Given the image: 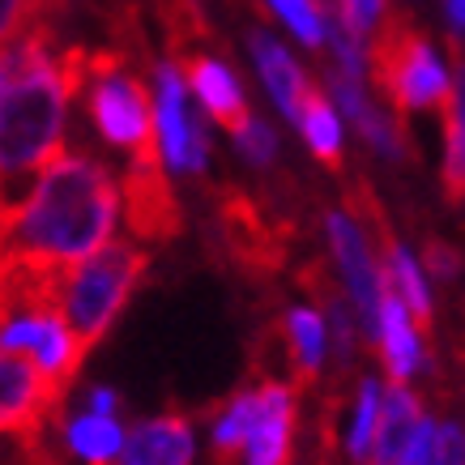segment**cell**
I'll return each instance as SVG.
<instances>
[{"label": "cell", "mask_w": 465, "mask_h": 465, "mask_svg": "<svg viewBox=\"0 0 465 465\" xmlns=\"http://www.w3.org/2000/svg\"><path fill=\"white\" fill-rule=\"evenodd\" d=\"M120 183L99 158L64 150L0 223V269L69 273L115 243Z\"/></svg>", "instance_id": "obj_1"}, {"label": "cell", "mask_w": 465, "mask_h": 465, "mask_svg": "<svg viewBox=\"0 0 465 465\" xmlns=\"http://www.w3.org/2000/svg\"><path fill=\"white\" fill-rule=\"evenodd\" d=\"M90 52L52 47V26H35L14 43V77L0 94V223L30 197L39 175L64 150L73 90H85Z\"/></svg>", "instance_id": "obj_2"}, {"label": "cell", "mask_w": 465, "mask_h": 465, "mask_svg": "<svg viewBox=\"0 0 465 465\" xmlns=\"http://www.w3.org/2000/svg\"><path fill=\"white\" fill-rule=\"evenodd\" d=\"M367 73L381 85V94L397 107V115H419V112H440L452 103V77L444 69V60L436 56V47L427 43V35L410 17L393 14L376 30L371 39V56H367Z\"/></svg>", "instance_id": "obj_3"}, {"label": "cell", "mask_w": 465, "mask_h": 465, "mask_svg": "<svg viewBox=\"0 0 465 465\" xmlns=\"http://www.w3.org/2000/svg\"><path fill=\"white\" fill-rule=\"evenodd\" d=\"M150 269V252L128 240L107 243L99 256H90L85 265L69 269L60 282V312L69 329L77 333L85 351L94 341L107 338V329L115 324L120 308L128 303V295L137 291V282Z\"/></svg>", "instance_id": "obj_4"}, {"label": "cell", "mask_w": 465, "mask_h": 465, "mask_svg": "<svg viewBox=\"0 0 465 465\" xmlns=\"http://www.w3.org/2000/svg\"><path fill=\"white\" fill-rule=\"evenodd\" d=\"M85 107H90V120L103 133V142L133 154V167H163L154 103L145 94V85L124 69L120 52H90Z\"/></svg>", "instance_id": "obj_5"}, {"label": "cell", "mask_w": 465, "mask_h": 465, "mask_svg": "<svg viewBox=\"0 0 465 465\" xmlns=\"http://www.w3.org/2000/svg\"><path fill=\"white\" fill-rule=\"evenodd\" d=\"M154 124H158V154L163 167L197 175L205 171L210 158V142H205V120L197 115V107L188 103V77L175 60H163L154 69Z\"/></svg>", "instance_id": "obj_6"}, {"label": "cell", "mask_w": 465, "mask_h": 465, "mask_svg": "<svg viewBox=\"0 0 465 465\" xmlns=\"http://www.w3.org/2000/svg\"><path fill=\"white\" fill-rule=\"evenodd\" d=\"M324 235H329V248H333V261L341 269V282H346V295L354 303V316H359V329L376 341L381 333V303H384V269L376 265L371 256V243H367L363 226L354 213H329L324 218Z\"/></svg>", "instance_id": "obj_7"}, {"label": "cell", "mask_w": 465, "mask_h": 465, "mask_svg": "<svg viewBox=\"0 0 465 465\" xmlns=\"http://www.w3.org/2000/svg\"><path fill=\"white\" fill-rule=\"evenodd\" d=\"M64 410V393L30 363L26 354L0 351V440L43 436Z\"/></svg>", "instance_id": "obj_8"}, {"label": "cell", "mask_w": 465, "mask_h": 465, "mask_svg": "<svg viewBox=\"0 0 465 465\" xmlns=\"http://www.w3.org/2000/svg\"><path fill=\"white\" fill-rule=\"evenodd\" d=\"M180 69L188 77V90L213 115V124H223L231 137H240L243 128L252 124V112H248V99H243V85L235 77V69H226L223 60L205 56V52H183Z\"/></svg>", "instance_id": "obj_9"}, {"label": "cell", "mask_w": 465, "mask_h": 465, "mask_svg": "<svg viewBox=\"0 0 465 465\" xmlns=\"http://www.w3.org/2000/svg\"><path fill=\"white\" fill-rule=\"evenodd\" d=\"M295 449V389L282 381H261V414L243 449V465H291Z\"/></svg>", "instance_id": "obj_10"}, {"label": "cell", "mask_w": 465, "mask_h": 465, "mask_svg": "<svg viewBox=\"0 0 465 465\" xmlns=\"http://www.w3.org/2000/svg\"><path fill=\"white\" fill-rule=\"evenodd\" d=\"M197 431L183 414H158L128 427L120 465H193Z\"/></svg>", "instance_id": "obj_11"}, {"label": "cell", "mask_w": 465, "mask_h": 465, "mask_svg": "<svg viewBox=\"0 0 465 465\" xmlns=\"http://www.w3.org/2000/svg\"><path fill=\"white\" fill-rule=\"evenodd\" d=\"M128 197V226L142 240H171L180 231V205L171 183L163 180V167H133L124 180Z\"/></svg>", "instance_id": "obj_12"}, {"label": "cell", "mask_w": 465, "mask_h": 465, "mask_svg": "<svg viewBox=\"0 0 465 465\" xmlns=\"http://www.w3.org/2000/svg\"><path fill=\"white\" fill-rule=\"evenodd\" d=\"M248 47H252V60H256V73H261V82H265L269 99L278 103V112L299 128V115H303V103H308L312 85L303 77V69L295 64V56L286 52L282 43L273 39L269 30H252L248 35Z\"/></svg>", "instance_id": "obj_13"}, {"label": "cell", "mask_w": 465, "mask_h": 465, "mask_svg": "<svg viewBox=\"0 0 465 465\" xmlns=\"http://www.w3.org/2000/svg\"><path fill=\"white\" fill-rule=\"evenodd\" d=\"M376 351L384 359V371L393 384H406L419 371V324L410 316V308L397 299V291L384 282V303H381V333H376Z\"/></svg>", "instance_id": "obj_14"}, {"label": "cell", "mask_w": 465, "mask_h": 465, "mask_svg": "<svg viewBox=\"0 0 465 465\" xmlns=\"http://www.w3.org/2000/svg\"><path fill=\"white\" fill-rule=\"evenodd\" d=\"M423 423H427V414L419 406V397L410 393L406 384H389L384 389V406H381L376 449H371V461L367 465H401Z\"/></svg>", "instance_id": "obj_15"}, {"label": "cell", "mask_w": 465, "mask_h": 465, "mask_svg": "<svg viewBox=\"0 0 465 465\" xmlns=\"http://www.w3.org/2000/svg\"><path fill=\"white\" fill-rule=\"evenodd\" d=\"M376 235H381V248H384V282L397 291V299L410 308V316H414V324H419V333L423 329H431V291H427V278L423 269H419V261L406 252V243L393 240V231H389V223H384V213H376Z\"/></svg>", "instance_id": "obj_16"}, {"label": "cell", "mask_w": 465, "mask_h": 465, "mask_svg": "<svg viewBox=\"0 0 465 465\" xmlns=\"http://www.w3.org/2000/svg\"><path fill=\"white\" fill-rule=\"evenodd\" d=\"M124 427L115 423L112 414H64V449L73 461L82 465H112L124 452Z\"/></svg>", "instance_id": "obj_17"}, {"label": "cell", "mask_w": 465, "mask_h": 465, "mask_svg": "<svg viewBox=\"0 0 465 465\" xmlns=\"http://www.w3.org/2000/svg\"><path fill=\"white\" fill-rule=\"evenodd\" d=\"M286 359H291V371H295L299 384H312L321 376L324 363V346H329V329H324V316L316 308H291L286 312Z\"/></svg>", "instance_id": "obj_18"}, {"label": "cell", "mask_w": 465, "mask_h": 465, "mask_svg": "<svg viewBox=\"0 0 465 465\" xmlns=\"http://www.w3.org/2000/svg\"><path fill=\"white\" fill-rule=\"evenodd\" d=\"M440 120H444V193L449 201H465V56L457 60L452 103Z\"/></svg>", "instance_id": "obj_19"}, {"label": "cell", "mask_w": 465, "mask_h": 465, "mask_svg": "<svg viewBox=\"0 0 465 465\" xmlns=\"http://www.w3.org/2000/svg\"><path fill=\"white\" fill-rule=\"evenodd\" d=\"M256 414H261V384H256V389H243V393H235L226 401V410L218 414V423H213V461L231 465L248 449Z\"/></svg>", "instance_id": "obj_20"}, {"label": "cell", "mask_w": 465, "mask_h": 465, "mask_svg": "<svg viewBox=\"0 0 465 465\" xmlns=\"http://www.w3.org/2000/svg\"><path fill=\"white\" fill-rule=\"evenodd\" d=\"M299 128H303V142L324 167H341V115L338 107L324 99L321 90L312 85L308 103H303V115H299Z\"/></svg>", "instance_id": "obj_21"}, {"label": "cell", "mask_w": 465, "mask_h": 465, "mask_svg": "<svg viewBox=\"0 0 465 465\" xmlns=\"http://www.w3.org/2000/svg\"><path fill=\"white\" fill-rule=\"evenodd\" d=\"M381 406H384L381 381H376V376H363V381H359V397H354L351 431H346V452H351V461H359V465L371 461L376 431H381Z\"/></svg>", "instance_id": "obj_22"}, {"label": "cell", "mask_w": 465, "mask_h": 465, "mask_svg": "<svg viewBox=\"0 0 465 465\" xmlns=\"http://www.w3.org/2000/svg\"><path fill=\"white\" fill-rule=\"evenodd\" d=\"M269 5L308 47H321L329 39V26H324V14L316 9V0H269Z\"/></svg>", "instance_id": "obj_23"}, {"label": "cell", "mask_w": 465, "mask_h": 465, "mask_svg": "<svg viewBox=\"0 0 465 465\" xmlns=\"http://www.w3.org/2000/svg\"><path fill=\"white\" fill-rule=\"evenodd\" d=\"M338 17L359 43L376 39L381 17H384V0H338Z\"/></svg>", "instance_id": "obj_24"}, {"label": "cell", "mask_w": 465, "mask_h": 465, "mask_svg": "<svg viewBox=\"0 0 465 465\" xmlns=\"http://www.w3.org/2000/svg\"><path fill=\"white\" fill-rule=\"evenodd\" d=\"M0 465H60L43 436H5L0 440Z\"/></svg>", "instance_id": "obj_25"}, {"label": "cell", "mask_w": 465, "mask_h": 465, "mask_svg": "<svg viewBox=\"0 0 465 465\" xmlns=\"http://www.w3.org/2000/svg\"><path fill=\"white\" fill-rule=\"evenodd\" d=\"M235 150H240L248 163H256V167H269V163L278 158V133H273L265 120H252V124L235 137Z\"/></svg>", "instance_id": "obj_26"}, {"label": "cell", "mask_w": 465, "mask_h": 465, "mask_svg": "<svg viewBox=\"0 0 465 465\" xmlns=\"http://www.w3.org/2000/svg\"><path fill=\"white\" fill-rule=\"evenodd\" d=\"M39 22L35 0H0V47H9Z\"/></svg>", "instance_id": "obj_27"}, {"label": "cell", "mask_w": 465, "mask_h": 465, "mask_svg": "<svg viewBox=\"0 0 465 465\" xmlns=\"http://www.w3.org/2000/svg\"><path fill=\"white\" fill-rule=\"evenodd\" d=\"M423 265H427V273H431V278H440V282H452V278L461 273V252H457L452 243H444V240H427Z\"/></svg>", "instance_id": "obj_28"}, {"label": "cell", "mask_w": 465, "mask_h": 465, "mask_svg": "<svg viewBox=\"0 0 465 465\" xmlns=\"http://www.w3.org/2000/svg\"><path fill=\"white\" fill-rule=\"evenodd\" d=\"M431 465H465V431L457 423H440L436 427Z\"/></svg>", "instance_id": "obj_29"}, {"label": "cell", "mask_w": 465, "mask_h": 465, "mask_svg": "<svg viewBox=\"0 0 465 465\" xmlns=\"http://www.w3.org/2000/svg\"><path fill=\"white\" fill-rule=\"evenodd\" d=\"M85 410H94V414H112V419H115L120 397H115L112 389H90V393H85Z\"/></svg>", "instance_id": "obj_30"}, {"label": "cell", "mask_w": 465, "mask_h": 465, "mask_svg": "<svg viewBox=\"0 0 465 465\" xmlns=\"http://www.w3.org/2000/svg\"><path fill=\"white\" fill-rule=\"evenodd\" d=\"M444 17L452 35H465V0H444Z\"/></svg>", "instance_id": "obj_31"}, {"label": "cell", "mask_w": 465, "mask_h": 465, "mask_svg": "<svg viewBox=\"0 0 465 465\" xmlns=\"http://www.w3.org/2000/svg\"><path fill=\"white\" fill-rule=\"evenodd\" d=\"M9 77H14V52H5V47H0V94H5Z\"/></svg>", "instance_id": "obj_32"}, {"label": "cell", "mask_w": 465, "mask_h": 465, "mask_svg": "<svg viewBox=\"0 0 465 465\" xmlns=\"http://www.w3.org/2000/svg\"><path fill=\"white\" fill-rule=\"evenodd\" d=\"M47 5H56V0H35V9H39V14L47 9Z\"/></svg>", "instance_id": "obj_33"}]
</instances>
